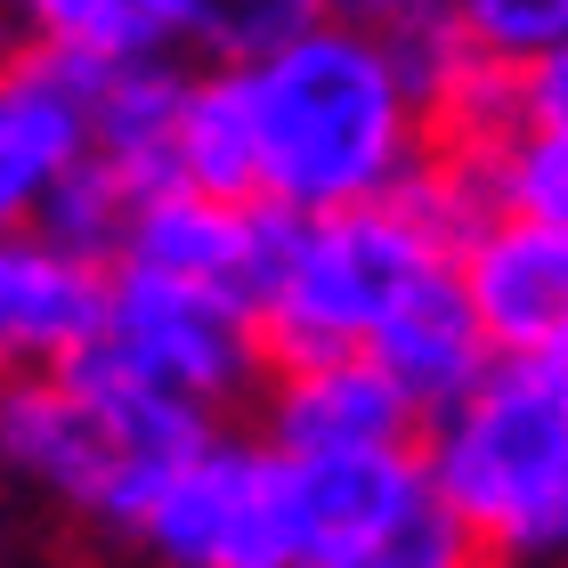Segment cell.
Wrapping results in <instances>:
<instances>
[{"label":"cell","instance_id":"6da1fadb","mask_svg":"<svg viewBox=\"0 0 568 568\" xmlns=\"http://www.w3.org/2000/svg\"><path fill=\"white\" fill-rule=\"evenodd\" d=\"M236 73L261 146V203L284 220L398 203L438 154V122L406 82L398 41L357 33L342 17H317Z\"/></svg>","mask_w":568,"mask_h":568},{"label":"cell","instance_id":"7a4b0ae2","mask_svg":"<svg viewBox=\"0 0 568 568\" xmlns=\"http://www.w3.org/2000/svg\"><path fill=\"white\" fill-rule=\"evenodd\" d=\"M212 430H220L212 415L146 390L98 349H82L58 374L0 382V487L65 511L90 536L139 545L154 496Z\"/></svg>","mask_w":568,"mask_h":568},{"label":"cell","instance_id":"3957f363","mask_svg":"<svg viewBox=\"0 0 568 568\" xmlns=\"http://www.w3.org/2000/svg\"><path fill=\"white\" fill-rule=\"evenodd\" d=\"M423 471L496 560L568 552V382L504 357L463 406L423 423Z\"/></svg>","mask_w":568,"mask_h":568},{"label":"cell","instance_id":"277c9868","mask_svg":"<svg viewBox=\"0 0 568 568\" xmlns=\"http://www.w3.org/2000/svg\"><path fill=\"white\" fill-rule=\"evenodd\" d=\"M447 268H455V252L430 236V220L406 195L366 203V212L293 220V244H284V268L268 284V308H261L268 366L374 349L382 325Z\"/></svg>","mask_w":568,"mask_h":568},{"label":"cell","instance_id":"5b68a950","mask_svg":"<svg viewBox=\"0 0 568 568\" xmlns=\"http://www.w3.org/2000/svg\"><path fill=\"white\" fill-rule=\"evenodd\" d=\"M139 552L154 568H308L301 463H284L261 430L220 423L154 496Z\"/></svg>","mask_w":568,"mask_h":568},{"label":"cell","instance_id":"8992f818","mask_svg":"<svg viewBox=\"0 0 568 568\" xmlns=\"http://www.w3.org/2000/svg\"><path fill=\"white\" fill-rule=\"evenodd\" d=\"M106 366L163 390L195 415L227 423L236 406H261L268 390V333L244 301H220L203 284H171L146 268H114L106 284V325L90 342Z\"/></svg>","mask_w":568,"mask_h":568},{"label":"cell","instance_id":"52a82bcc","mask_svg":"<svg viewBox=\"0 0 568 568\" xmlns=\"http://www.w3.org/2000/svg\"><path fill=\"white\" fill-rule=\"evenodd\" d=\"M308 568H504L430 487L423 447L301 463Z\"/></svg>","mask_w":568,"mask_h":568},{"label":"cell","instance_id":"ba28073f","mask_svg":"<svg viewBox=\"0 0 568 568\" xmlns=\"http://www.w3.org/2000/svg\"><path fill=\"white\" fill-rule=\"evenodd\" d=\"M106 58L17 49L0 65V236H33L49 195L90 163V90Z\"/></svg>","mask_w":568,"mask_h":568},{"label":"cell","instance_id":"9c48e42d","mask_svg":"<svg viewBox=\"0 0 568 568\" xmlns=\"http://www.w3.org/2000/svg\"><path fill=\"white\" fill-rule=\"evenodd\" d=\"M284 244H293V220L268 212V203H220V195H195V187H163V195L139 203L131 244H122L114 268L203 284V293L244 301L252 317H261L268 284L284 268Z\"/></svg>","mask_w":568,"mask_h":568},{"label":"cell","instance_id":"30bf717a","mask_svg":"<svg viewBox=\"0 0 568 568\" xmlns=\"http://www.w3.org/2000/svg\"><path fill=\"white\" fill-rule=\"evenodd\" d=\"M252 415H261L252 430L284 463H342V455H382V447H423V415L406 406V390L366 349L268 366V390H261Z\"/></svg>","mask_w":568,"mask_h":568},{"label":"cell","instance_id":"8fae6325","mask_svg":"<svg viewBox=\"0 0 568 568\" xmlns=\"http://www.w3.org/2000/svg\"><path fill=\"white\" fill-rule=\"evenodd\" d=\"M106 284L114 268L49 244L41 227L0 236V382L73 366L106 325Z\"/></svg>","mask_w":568,"mask_h":568},{"label":"cell","instance_id":"7c38bea8","mask_svg":"<svg viewBox=\"0 0 568 568\" xmlns=\"http://www.w3.org/2000/svg\"><path fill=\"white\" fill-rule=\"evenodd\" d=\"M455 276L471 293L496 357H552L568 342V236L536 220H496L455 252Z\"/></svg>","mask_w":568,"mask_h":568},{"label":"cell","instance_id":"4fadbf2b","mask_svg":"<svg viewBox=\"0 0 568 568\" xmlns=\"http://www.w3.org/2000/svg\"><path fill=\"white\" fill-rule=\"evenodd\" d=\"M366 357H374V366H382V374H390L398 390H406V406H415L423 423H438L447 406H463V398H471L487 374L504 366L455 268L438 276V284H423V293L406 301L390 325H382V342H374Z\"/></svg>","mask_w":568,"mask_h":568},{"label":"cell","instance_id":"5bb4252c","mask_svg":"<svg viewBox=\"0 0 568 568\" xmlns=\"http://www.w3.org/2000/svg\"><path fill=\"white\" fill-rule=\"evenodd\" d=\"M187 82L171 58H122L98 65L90 90V154L106 163L139 203L179 187V106H187Z\"/></svg>","mask_w":568,"mask_h":568},{"label":"cell","instance_id":"9a60e30c","mask_svg":"<svg viewBox=\"0 0 568 568\" xmlns=\"http://www.w3.org/2000/svg\"><path fill=\"white\" fill-rule=\"evenodd\" d=\"M179 187L220 203H261V146H252V106L236 65H203L179 106Z\"/></svg>","mask_w":568,"mask_h":568},{"label":"cell","instance_id":"2e32d148","mask_svg":"<svg viewBox=\"0 0 568 568\" xmlns=\"http://www.w3.org/2000/svg\"><path fill=\"white\" fill-rule=\"evenodd\" d=\"M131 220H139V195L122 187V179L98 163L73 171L58 195H49V212H41V236L49 244H65V252H82V261H98V268H114L122 261V244H131Z\"/></svg>","mask_w":568,"mask_h":568},{"label":"cell","instance_id":"e0dca14e","mask_svg":"<svg viewBox=\"0 0 568 568\" xmlns=\"http://www.w3.org/2000/svg\"><path fill=\"white\" fill-rule=\"evenodd\" d=\"M9 9L24 17V33H33V49H65V58H163L139 17L122 9V0H9Z\"/></svg>","mask_w":568,"mask_h":568},{"label":"cell","instance_id":"ac0fdd59","mask_svg":"<svg viewBox=\"0 0 568 568\" xmlns=\"http://www.w3.org/2000/svg\"><path fill=\"white\" fill-rule=\"evenodd\" d=\"M447 24L479 58L528 73L536 58H552L568 41V0H447Z\"/></svg>","mask_w":568,"mask_h":568},{"label":"cell","instance_id":"d6986e66","mask_svg":"<svg viewBox=\"0 0 568 568\" xmlns=\"http://www.w3.org/2000/svg\"><path fill=\"white\" fill-rule=\"evenodd\" d=\"M325 17V0H195V49L212 65H252L268 58L276 41L308 33V24Z\"/></svg>","mask_w":568,"mask_h":568},{"label":"cell","instance_id":"ffe728a7","mask_svg":"<svg viewBox=\"0 0 568 568\" xmlns=\"http://www.w3.org/2000/svg\"><path fill=\"white\" fill-rule=\"evenodd\" d=\"M496 187H504L511 220L568 236V131H511L496 146Z\"/></svg>","mask_w":568,"mask_h":568},{"label":"cell","instance_id":"44dd1931","mask_svg":"<svg viewBox=\"0 0 568 568\" xmlns=\"http://www.w3.org/2000/svg\"><path fill=\"white\" fill-rule=\"evenodd\" d=\"M325 17L357 24V33H382V41H406L423 24H447V0H325Z\"/></svg>","mask_w":568,"mask_h":568},{"label":"cell","instance_id":"7402d4cb","mask_svg":"<svg viewBox=\"0 0 568 568\" xmlns=\"http://www.w3.org/2000/svg\"><path fill=\"white\" fill-rule=\"evenodd\" d=\"M520 131H568V41L520 73Z\"/></svg>","mask_w":568,"mask_h":568},{"label":"cell","instance_id":"603a6c76","mask_svg":"<svg viewBox=\"0 0 568 568\" xmlns=\"http://www.w3.org/2000/svg\"><path fill=\"white\" fill-rule=\"evenodd\" d=\"M122 9L139 17V33H146L154 49H171V41L195 33V0H122Z\"/></svg>","mask_w":568,"mask_h":568},{"label":"cell","instance_id":"cb8c5ba5","mask_svg":"<svg viewBox=\"0 0 568 568\" xmlns=\"http://www.w3.org/2000/svg\"><path fill=\"white\" fill-rule=\"evenodd\" d=\"M545 366H552V374H560V382H568V342H560V349H552V357H545Z\"/></svg>","mask_w":568,"mask_h":568}]
</instances>
